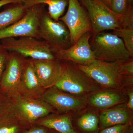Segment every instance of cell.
<instances>
[{"mask_svg": "<svg viewBox=\"0 0 133 133\" xmlns=\"http://www.w3.org/2000/svg\"><path fill=\"white\" fill-rule=\"evenodd\" d=\"M91 41V48L96 59L113 62L132 58L121 38L113 33L101 32L92 36Z\"/></svg>", "mask_w": 133, "mask_h": 133, "instance_id": "obj_1", "label": "cell"}, {"mask_svg": "<svg viewBox=\"0 0 133 133\" xmlns=\"http://www.w3.org/2000/svg\"><path fill=\"white\" fill-rule=\"evenodd\" d=\"M3 46L9 52H14L33 59L56 58L52 50L45 41L31 37H10L0 41Z\"/></svg>", "mask_w": 133, "mask_h": 133, "instance_id": "obj_2", "label": "cell"}, {"mask_svg": "<svg viewBox=\"0 0 133 133\" xmlns=\"http://www.w3.org/2000/svg\"><path fill=\"white\" fill-rule=\"evenodd\" d=\"M89 16L92 36L120 28L121 15L115 13L101 0H79Z\"/></svg>", "mask_w": 133, "mask_h": 133, "instance_id": "obj_3", "label": "cell"}, {"mask_svg": "<svg viewBox=\"0 0 133 133\" xmlns=\"http://www.w3.org/2000/svg\"><path fill=\"white\" fill-rule=\"evenodd\" d=\"M54 112L51 107L41 99L21 97L12 100L11 112L27 128Z\"/></svg>", "mask_w": 133, "mask_h": 133, "instance_id": "obj_4", "label": "cell"}, {"mask_svg": "<svg viewBox=\"0 0 133 133\" xmlns=\"http://www.w3.org/2000/svg\"><path fill=\"white\" fill-rule=\"evenodd\" d=\"M46 11L45 5L39 4L27 9L22 18L10 26L0 30V41L10 37H31L41 39L39 33L41 18Z\"/></svg>", "mask_w": 133, "mask_h": 133, "instance_id": "obj_5", "label": "cell"}, {"mask_svg": "<svg viewBox=\"0 0 133 133\" xmlns=\"http://www.w3.org/2000/svg\"><path fill=\"white\" fill-rule=\"evenodd\" d=\"M26 58L19 53L9 52L0 81V92L11 99L22 97V74Z\"/></svg>", "mask_w": 133, "mask_h": 133, "instance_id": "obj_6", "label": "cell"}, {"mask_svg": "<svg viewBox=\"0 0 133 133\" xmlns=\"http://www.w3.org/2000/svg\"><path fill=\"white\" fill-rule=\"evenodd\" d=\"M123 62H109L95 59L87 65H78L77 68L101 85L115 88L118 87L121 81L120 66Z\"/></svg>", "mask_w": 133, "mask_h": 133, "instance_id": "obj_7", "label": "cell"}, {"mask_svg": "<svg viewBox=\"0 0 133 133\" xmlns=\"http://www.w3.org/2000/svg\"><path fill=\"white\" fill-rule=\"evenodd\" d=\"M40 38L45 41L52 52L56 50L65 49L71 46L70 32L63 22L51 18L45 11L39 25Z\"/></svg>", "mask_w": 133, "mask_h": 133, "instance_id": "obj_8", "label": "cell"}, {"mask_svg": "<svg viewBox=\"0 0 133 133\" xmlns=\"http://www.w3.org/2000/svg\"><path fill=\"white\" fill-rule=\"evenodd\" d=\"M68 6L66 14L59 20L69 30L72 45L85 33H92V27L87 12L79 0H69Z\"/></svg>", "mask_w": 133, "mask_h": 133, "instance_id": "obj_9", "label": "cell"}, {"mask_svg": "<svg viewBox=\"0 0 133 133\" xmlns=\"http://www.w3.org/2000/svg\"><path fill=\"white\" fill-rule=\"evenodd\" d=\"M86 75L78 68L63 64L60 77L54 87L63 91L74 94H82L95 90Z\"/></svg>", "mask_w": 133, "mask_h": 133, "instance_id": "obj_10", "label": "cell"}, {"mask_svg": "<svg viewBox=\"0 0 133 133\" xmlns=\"http://www.w3.org/2000/svg\"><path fill=\"white\" fill-rule=\"evenodd\" d=\"M92 35L88 32L81 36L70 47L53 51L55 58L59 60L71 62L81 65H87L96 59L89 42Z\"/></svg>", "mask_w": 133, "mask_h": 133, "instance_id": "obj_11", "label": "cell"}, {"mask_svg": "<svg viewBox=\"0 0 133 133\" xmlns=\"http://www.w3.org/2000/svg\"><path fill=\"white\" fill-rule=\"evenodd\" d=\"M29 59L43 87L47 89L54 86L62 73L63 64L60 60L56 58L53 59Z\"/></svg>", "mask_w": 133, "mask_h": 133, "instance_id": "obj_12", "label": "cell"}, {"mask_svg": "<svg viewBox=\"0 0 133 133\" xmlns=\"http://www.w3.org/2000/svg\"><path fill=\"white\" fill-rule=\"evenodd\" d=\"M40 99L54 110L60 112L77 110L83 107L85 104L84 100L66 94L54 86L46 89Z\"/></svg>", "mask_w": 133, "mask_h": 133, "instance_id": "obj_13", "label": "cell"}, {"mask_svg": "<svg viewBox=\"0 0 133 133\" xmlns=\"http://www.w3.org/2000/svg\"><path fill=\"white\" fill-rule=\"evenodd\" d=\"M46 90L38 80L29 59L26 58L23 64L22 74V97L40 99Z\"/></svg>", "mask_w": 133, "mask_h": 133, "instance_id": "obj_14", "label": "cell"}, {"mask_svg": "<svg viewBox=\"0 0 133 133\" xmlns=\"http://www.w3.org/2000/svg\"><path fill=\"white\" fill-rule=\"evenodd\" d=\"M35 125L50 129L59 133H77L73 128L70 117L67 115H49L38 120Z\"/></svg>", "mask_w": 133, "mask_h": 133, "instance_id": "obj_15", "label": "cell"}, {"mask_svg": "<svg viewBox=\"0 0 133 133\" xmlns=\"http://www.w3.org/2000/svg\"><path fill=\"white\" fill-rule=\"evenodd\" d=\"M26 9L35 5L43 4L48 6V13L53 20L58 21L69 4V0H20Z\"/></svg>", "mask_w": 133, "mask_h": 133, "instance_id": "obj_16", "label": "cell"}, {"mask_svg": "<svg viewBox=\"0 0 133 133\" xmlns=\"http://www.w3.org/2000/svg\"><path fill=\"white\" fill-rule=\"evenodd\" d=\"M99 120L102 129L116 125L131 123L129 114L123 108H115L104 111L100 115Z\"/></svg>", "mask_w": 133, "mask_h": 133, "instance_id": "obj_17", "label": "cell"}, {"mask_svg": "<svg viewBox=\"0 0 133 133\" xmlns=\"http://www.w3.org/2000/svg\"><path fill=\"white\" fill-rule=\"evenodd\" d=\"M27 9L21 3L8 8L0 12V30L7 28L22 18Z\"/></svg>", "mask_w": 133, "mask_h": 133, "instance_id": "obj_18", "label": "cell"}, {"mask_svg": "<svg viewBox=\"0 0 133 133\" xmlns=\"http://www.w3.org/2000/svg\"><path fill=\"white\" fill-rule=\"evenodd\" d=\"M122 100L121 95L117 93L103 91L97 93L91 97V104L98 108H107L117 104Z\"/></svg>", "mask_w": 133, "mask_h": 133, "instance_id": "obj_19", "label": "cell"}, {"mask_svg": "<svg viewBox=\"0 0 133 133\" xmlns=\"http://www.w3.org/2000/svg\"><path fill=\"white\" fill-rule=\"evenodd\" d=\"M26 128L11 112L0 118V133H19Z\"/></svg>", "mask_w": 133, "mask_h": 133, "instance_id": "obj_20", "label": "cell"}, {"mask_svg": "<svg viewBox=\"0 0 133 133\" xmlns=\"http://www.w3.org/2000/svg\"><path fill=\"white\" fill-rule=\"evenodd\" d=\"M99 119L94 114L89 113L83 115L77 121L79 127L86 132L96 131L99 124Z\"/></svg>", "mask_w": 133, "mask_h": 133, "instance_id": "obj_21", "label": "cell"}, {"mask_svg": "<svg viewBox=\"0 0 133 133\" xmlns=\"http://www.w3.org/2000/svg\"><path fill=\"white\" fill-rule=\"evenodd\" d=\"M112 33L121 38L126 49L133 57V29L120 28L113 30Z\"/></svg>", "mask_w": 133, "mask_h": 133, "instance_id": "obj_22", "label": "cell"}, {"mask_svg": "<svg viewBox=\"0 0 133 133\" xmlns=\"http://www.w3.org/2000/svg\"><path fill=\"white\" fill-rule=\"evenodd\" d=\"M99 133H133L131 123L120 124L103 129Z\"/></svg>", "mask_w": 133, "mask_h": 133, "instance_id": "obj_23", "label": "cell"}, {"mask_svg": "<svg viewBox=\"0 0 133 133\" xmlns=\"http://www.w3.org/2000/svg\"><path fill=\"white\" fill-rule=\"evenodd\" d=\"M120 28L133 29V6H129L126 12L121 15Z\"/></svg>", "mask_w": 133, "mask_h": 133, "instance_id": "obj_24", "label": "cell"}, {"mask_svg": "<svg viewBox=\"0 0 133 133\" xmlns=\"http://www.w3.org/2000/svg\"><path fill=\"white\" fill-rule=\"evenodd\" d=\"M129 6L127 0H111L110 8L119 15L124 14Z\"/></svg>", "mask_w": 133, "mask_h": 133, "instance_id": "obj_25", "label": "cell"}, {"mask_svg": "<svg viewBox=\"0 0 133 133\" xmlns=\"http://www.w3.org/2000/svg\"><path fill=\"white\" fill-rule=\"evenodd\" d=\"M12 100L0 92V118L11 112Z\"/></svg>", "mask_w": 133, "mask_h": 133, "instance_id": "obj_26", "label": "cell"}, {"mask_svg": "<svg viewBox=\"0 0 133 133\" xmlns=\"http://www.w3.org/2000/svg\"><path fill=\"white\" fill-rule=\"evenodd\" d=\"M133 57L122 62L121 65L120 72L122 76L125 75L133 77Z\"/></svg>", "mask_w": 133, "mask_h": 133, "instance_id": "obj_27", "label": "cell"}, {"mask_svg": "<svg viewBox=\"0 0 133 133\" xmlns=\"http://www.w3.org/2000/svg\"><path fill=\"white\" fill-rule=\"evenodd\" d=\"M9 52L0 43V81L5 70Z\"/></svg>", "mask_w": 133, "mask_h": 133, "instance_id": "obj_28", "label": "cell"}, {"mask_svg": "<svg viewBox=\"0 0 133 133\" xmlns=\"http://www.w3.org/2000/svg\"><path fill=\"white\" fill-rule=\"evenodd\" d=\"M31 128L22 133H48L47 128L42 126L31 127Z\"/></svg>", "mask_w": 133, "mask_h": 133, "instance_id": "obj_29", "label": "cell"}, {"mask_svg": "<svg viewBox=\"0 0 133 133\" xmlns=\"http://www.w3.org/2000/svg\"><path fill=\"white\" fill-rule=\"evenodd\" d=\"M20 3V0H0V8L3 6Z\"/></svg>", "mask_w": 133, "mask_h": 133, "instance_id": "obj_30", "label": "cell"}, {"mask_svg": "<svg viewBox=\"0 0 133 133\" xmlns=\"http://www.w3.org/2000/svg\"><path fill=\"white\" fill-rule=\"evenodd\" d=\"M129 101L128 102V107L130 109L133 110V92H131L129 94Z\"/></svg>", "mask_w": 133, "mask_h": 133, "instance_id": "obj_31", "label": "cell"}, {"mask_svg": "<svg viewBox=\"0 0 133 133\" xmlns=\"http://www.w3.org/2000/svg\"><path fill=\"white\" fill-rule=\"evenodd\" d=\"M104 3L110 8V2L111 0H101Z\"/></svg>", "mask_w": 133, "mask_h": 133, "instance_id": "obj_32", "label": "cell"}, {"mask_svg": "<svg viewBox=\"0 0 133 133\" xmlns=\"http://www.w3.org/2000/svg\"><path fill=\"white\" fill-rule=\"evenodd\" d=\"M129 6H133V0H127Z\"/></svg>", "mask_w": 133, "mask_h": 133, "instance_id": "obj_33", "label": "cell"}, {"mask_svg": "<svg viewBox=\"0 0 133 133\" xmlns=\"http://www.w3.org/2000/svg\"><path fill=\"white\" fill-rule=\"evenodd\" d=\"M50 133H59L57 132H56V131H54V130H51V131H50Z\"/></svg>", "mask_w": 133, "mask_h": 133, "instance_id": "obj_34", "label": "cell"}]
</instances>
